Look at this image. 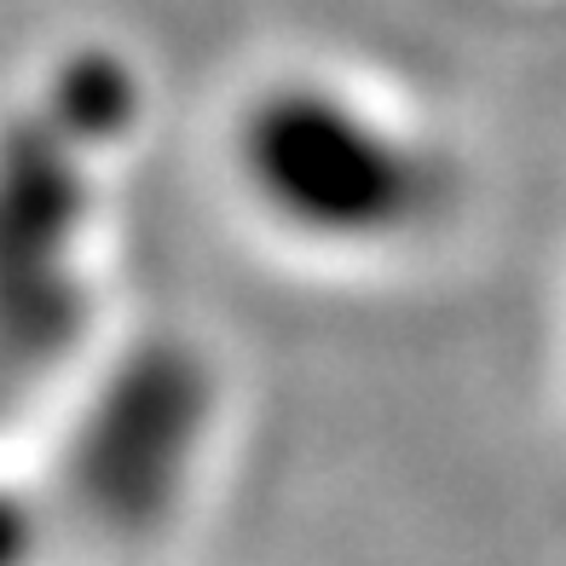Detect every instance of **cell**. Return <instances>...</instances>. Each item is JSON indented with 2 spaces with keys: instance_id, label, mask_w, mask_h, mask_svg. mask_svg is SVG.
Segmentation results:
<instances>
[{
  "instance_id": "cell-1",
  "label": "cell",
  "mask_w": 566,
  "mask_h": 566,
  "mask_svg": "<svg viewBox=\"0 0 566 566\" xmlns=\"http://www.w3.org/2000/svg\"><path fill=\"white\" fill-rule=\"evenodd\" d=\"M243 209L306 254H388L446 209L440 150L381 93L324 70H283L231 116Z\"/></svg>"
}]
</instances>
